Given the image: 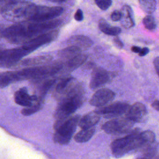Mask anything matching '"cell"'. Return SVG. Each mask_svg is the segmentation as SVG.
I'll use <instances>...</instances> for the list:
<instances>
[{"mask_svg": "<svg viewBox=\"0 0 159 159\" xmlns=\"http://www.w3.org/2000/svg\"><path fill=\"white\" fill-rule=\"evenodd\" d=\"M60 24V20L55 19L43 22L26 20L6 27L3 38L11 43L23 44L39 35L54 29Z\"/></svg>", "mask_w": 159, "mask_h": 159, "instance_id": "1", "label": "cell"}, {"mask_svg": "<svg viewBox=\"0 0 159 159\" xmlns=\"http://www.w3.org/2000/svg\"><path fill=\"white\" fill-rule=\"evenodd\" d=\"M126 136L114 140L111 148L113 155L116 157H121L129 152L145 147L146 145L140 135L139 129L130 130Z\"/></svg>", "mask_w": 159, "mask_h": 159, "instance_id": "2", "label": "cell"}, {"mask_svg": "<svg viewBox=\"0 0 159 159\" xmlns=\"http://www.w3.org/2000/svg\"><path fill=\"white\" fill-rule=\"evenodd\" d=\"M35 4L24 1H17L7 4L1 11L7 20L19 22L29 20L32 14Z\"/></svg>", "mask_w": 159, "mask_h": 159, "instance_id": "3", "label": "cell"}, {"mask_svg": "<svg viewBox=\"0 0 159 159\" xmlns=\"http://www.w3.org/2000/svg\"><path fill=\"white\" fill-rule=\"evenodd\" d=\"M80 119V116L76 115L57 119L53 127L55 130L53 137V141L60 145L68 143L76 130Z\"/></svg>", "mask_w": 159, "mask_h": 159, "instance_id": "4", "label": "cell"}, {"mask_svg": "<svg viewBox=\"0 0 159 159\" xmlns=\"http://www.w3.org/2000/svg\"><path fill=\"white\" fill-rule=\"evenodd\" d=\"M84 100V95H78L71 98H67L58 101L53 116L57 120L71 116L80 107Z\"/></svg>", "mask_w": 159, "mask_h": 159, "instance_id": "5", "label": "cell"}, {"mask_svg": "<svg viewBox=\"0 0 159 159\" xmlns=\"http://www.w3.org/2000/svg\"><path fill=\"white\" fill-rule=\"evenodd\" d=\"M30 52L22 46L19 48L3 50L0 53V67L10 68L14 66L21 58Z\"/></svg>", "mask_w": 159, "mask_h": 159, "instance_id": "6", "label": "cell"}, {"mask_svg": "<svg viewBox=\"0 0 159 159\" xmlns=\"http://www.w3.org/2000/svg\"><path fill=\"white\" fill-rule=\"evenodd\" d=\"M134 122L125 117H117L106 122L102 126V129L108 134L118 135L128 133Z\"/></svg>", "mask_w": 159, "mask_h": 159, "instance_id": "7", "label": "cell"}, {"mask_svg": "<svg viewBox=\"0 0 159 159\" xmlns=\"http://www.w3.org/2000/svg\"><path fill=\"white\" fill-rule=\"evenodd\" d=\"M63 11V8L60 6L48 7L35 5L32 14L29 20L43 22L55 19Z\"/></svg>", "mask_w": 159, "mask_h": 159, "instance_id": "8", "label": "cell"}, {"mask_svg": "<svg viewBox=\"0 0 159 159\" xmlns=\"http://www.w3.org/2000/svg\"><path fill=\"white\" fill-rule=\"evenodd\" d=\"M58 32L57 30L46 32L23 43L22 47L31 53L39 47L53 41L58 37Z\"/></svg>", "mask_w": 159, "mask_h": 159, "instance_id": "9", "label": "cell"}, {"mask_svg": "<svg viewBox=\"0 0 159 159\" xmlns=\"http://www.w3.org/2000/svg\"><path fill=\"white\" fill-rule=\"evenodd\" d=\"M129 105L124 102H116L105 107H100L96 111L105 118H115L125 114Z\"/></svg>", "mask_w": 159, "mask_h": 159, "instance_id": "10", "label": "cell"}, {"mask_svg": "<svg viewBox=\"0 0 159 159\" xmlns=\"http://www.w3.org/2000/svg\"><path fill=\"white\" fill-rule=\"evenodd\" d=\"M115 96V93L107 88H101L98 89L92 96L89 103L96 107H102L112 101Z\"/></svg>", "mask_w": 159, "mask_h": 159, "instance_id": "11", "label": "cell"}, {"mask_svg": "<svg viewBox=\"0 0 159 159\" xmlns=\"http://www.w3.org/2000/svg\"><path fill=\"white\" fill-rule=\"evenodd\" d=\"M147 116V110L144 104L140 102H136L129 106L125 117L134 122H142Z\"/></svg>", "mask_w": 159, "mask_h": 159, "instance_id": "12", "label": "cell"}, {"mask_svg": "<svg viewBox=\"0 0 159 159\" xmlns=\"http://www.w3.org/2000/svg\"><path fill=\"white\" fill-rule=\"evenodd\" d=\"M14 101L16 104L23 107H28L34 105L43 99H39L37 95H30L26 88L19 89L15 93Z\"/></svg>", "mask_w": 159, "mask_h": 159, "instance_id": "13", "label": "cell"}, {"mask_svg": "<svg viewBox=\"0 0 159 159\" xmlns=\"http://www.w3.org/2000/svg\"><path fill=\"white\" fill-rule=\"evenodd\" d=\"M109 80L110 75L108 71L102 68H96L92 72L90 88L93 89L98 88L107 83Z\"/></svg>", "mask_w": 159, "mask_h": 159, "instance_id": "14", "label": "cell"}, {"mask_svg": "<svg viewBox=\"0 0 159 159\" xmlns=\"http://www.w3.org/2000/svg\"><path fill=\"white\" fill-rule=\"evenodd\" d=\"M52 57L49 55H43L37 56L30 58H27L21 61H19L14 66H24V67H33L44 65L51 61Z\"/></svg>", "mask_w": 159, "mask_h": 159, "instance_id": "15", "label": "cell"}, {"mask_svg": "<svg viewBox=\"0 0 159 159\" xmlns=\"http://www.w3.org/2000/svg\"><path fill=\"white\" fill-rule=\"evenodd\" d=\"M120 12L121 18L120 20L122 25L125 29H130L134 27L135 22L132 8L128 5H124L122 7Z\"/></svg>", "mask_w": 159, "mask_h": 159, "instance_id": "16", "label": "cell"}, {"mask_svg": "<svg viewBox=\"0 0 159 159\" xmlns=\"http://www.w3.org/2000/svg\"><path fill=\"white\" fill-rule=\"evenodd\" d=\"M100 115L96 111L91 112L80 119L78 125L83 129H88L93 127L100 119Z\"/></svg>", "mask_w": 159, "mask_h": 159, "instance_id": "17", "label": "cell"}, {"mask_svg": "<svg viewBox=\"0 0 159 159\" xmlns=\"http://www.w3.org/2000/svg\"><path fill=\"white\" fill-rule=\"evenodd\" d=\"M67 43L70 45H75L81 49H87L89 48L92 44L93 41L88 37L77 35L71 37L67 40Z\"/></svg>", "mask_w": 159, "mask_h": 159, "instance_id": "18", "label": "cell"}, {"mask_svg": "<svg viewBox=\"0 0 159 159\" xmlns=\"http://www.w3.org/2000/svg\"><path fill=\"white\" fill-rule=\"evenodd\" d=\"M17 71H6L0 73V88H4L10 84L19 81Z\"/></svg>", "mask_w": 159, "mask_h": 159, "instance_id": "19", "label": "cell"}, {"mask_svg": "<svg viewBox=\"0 0 159 159\" xmlns=\"http://www.w3.org/2000/svg\"><path fill=\"white\" fill-rule=\"evenodd\" d=\"M88 56L86 55L80 53L75 57L68 60L66 63L63 64V66H65L68 70H73L83 65L86 60Z\"/></svg>", "mask_w": 159, "mask_h": 159, "instance_id": "20", "label": "cell"}, {"mask_svg": "<svg viewBox=\"0 0 159 159\" xmlns=\"http://www.w3.org/2000/svg\"><path fill=\"white\" fill-rule=\"evenodd\" d=\"M81 50L78 47L75 45H70L60 50L58 53V55L60 58L68 60L81 53Z\"/></svg>", "mask_w": 159, "mask_h": 159, "instance_id": "21", "label": "cell"}, {"mask_svg": "<svg viewBox=\"0 0 159 159\" xmlns=\"http://www.w3.org/2000/svg\"><path fill=\"white\" fill-rule=\"evenodd\" d=\"M99 28L101 32L109 35H117L121 32L120 28L111 25L103 19H100L99 21Z\"/></svg>", "mask_w": 159, "mask_h": 159, "instance_id": "22", "label": "cell"}, {"mask_svg": "<svg viewBox=\"0 0 159 159\" xmlns=\"http://www.w3.org/2000/svg\"><path fill=\"white\" fill-rule=\"evenodd\" d=\"M95 132V129L92 127L88 129H83L78 132L74 137L76 142L79 143H83L88 142L93 137Z\"/></svg>", "mask_w": 159, "mask_h": 159, "instance_id": "23", "label": "cell"}, {"mask_svg": "<svg viewBox=\"0 0 159 159\" xmlns=\"http://www.w3.org/2000/svg\"><path fill=\"white\" fill-rule=\"evenodd\" d=\"M42 82V83L39 86V95L37 96L39 99H43V97L45 95L46 93L53 85L54 83L55 82V80L52 78H47L45 79V80Z\"/></svg>", "mask_w": 159, "mask_h": 159, "instance_id": "24", "label": "cell"}, {"mask_svg": "<svg viewBox=\"0 0 159 159\" xmlns=\"http://www.w3.org/2000/svg\"><path fill=\"white\" fill-rule=\"evenodd\" d=\"M141 8L147 14L153 13L156 9L155 0H139Z\"/></svg>", "mask_w": 159, "mask_h": 159, "instance_id": "25", "label": "cell"}, {"mask_svg": "<svg viewBox=\"0 0 159 159\" xmlns=\"http://www.w3.org/2000/svg\"><path fill=\"white\" fill-rule=\"evenodd\" d=\"M43 104V101H41L30 106L24 107V108L21 111V113L24 116H26L32 115L37 112V111H39L42 107Z\"/></svg>", "mask_w": 159, "mask_h": 159, "instance_id": "26", "label": "cell"}, {"mask_svg": "<svg viewBox=\"0 0 159 159\" xmlns=\"http://www.w3.org/2000/svg\"><path fill=\"white\" fill-rule=\"evenodd\" d=\"M143 24L145 27L149 30H153L157 27L156 21L152 15L146 16L143 19Z\"/></svg>", "mask_w": 159, "mask_h": 159, "instance_id": "27", "label": "cell"}, {"mask_svg": "<svg viewBox=\"0 0 159 159\" xmlns=\"http://www.w3.org/2000/svg\"><path fill=\"white\" fill-rule=\"evenodd\" d=\"M96 4L103 11L107 10L112 4V0H94Z\"/></svg>", "mask_w": 159, "mask_h": 159, "instance_id": "28", "label": "cell"}, {"mask_svg": "<svg viewBox=\"0 0 159 159\" xmlns=\"http://www.w3.org/2000/svg\"><path fill=\"white\" fill-rule=\"evenodd\" d=\"M121 18V12L120 11L116 10L112 12L111 14V19L113 21H119Z\"/></svg>", "mask_w": 159, "mask_h": 159, "instance_id": "29", "label": "cell"}, {"mask_svg": "<svg viewBox=\"0 0 159 159\" xmlns=\"http://www.w3.org/2000/svg\"><path fill=\"white\" fill-rule=\"evenodd\" d=\"M74 18L77 21H81L83 19V14L81 9H77V11H76V12L75 14Z\"/></svg>", "mask_w": 159, "mask_h": 159, "instance_id": "30", "label": "cell"}, {"mask_svg": "<svg viewBox=\"0 0 159 159\" xmlns=\"http://www.w3.org/2000/svg\"><path fill=\"white\" fill-rule=\"evenodd\" d=\"M113 42H114V45L117 48H120V49L122 48V47H123V43L121 42V40L117 37H116L114 38Z\"/></svg>", "mask_w": 159, "mask_h": 159, "instance_id": "31", "label": "cell"}, {"mask_svg": "<svg viewBox=\"0 0 159 159\" xmlns=\"http://www.w3.org/2000/svg\"><path fill=\"white\" fill-rule=\"evenodd\" d=\"M153 64H154V66L156 70V72L157 73V75H158L159 73V57H157L155 58L154 61H153Z\"/></svg>", "mask_w": 159, "mask_h": 159, "instance_id": "32", "label": "cell"}, {"mask_svg": "<svg viewBox=\"0 0 159 159\" xmlns=\"http://www.w3.org/2000/svg\"><path fill=\"white\" fill-rule=\"evenodd\" d=\"M149 52V49L147 47H143V48H141V50L140 51V52L139 53V56L140 57H143L146 55L147 54H148Z\"/></svg>", "mask_w": 159, "mask_h": 159, "instance_id": "33", "label": "cell"}, {"mask_svg": "<svg viewBox=\"0 0 159 159\" xmlns=\"http://www.w3.org/2000/svg\"><path fill=\"white\" fill-rule=\"evenodd\" d=\"M152 106L157 111H159V102H158V99H155L152 104Z\"/></svg>", "mask_w": 159, "mask_h": 159, "instance_id": "34", "label": "cell"}, {"mask_svg": "<svg viewBox=\"0 0 159 159\" xmlns=\"http://www.w3.org/2000/svg\"><path fill=\"white\" fill-rule=\"evenodd\" d=\"M6 27H5L4 25H0V39L3 38L4 36V32Z\"/></svg>", "mask_w": 159, "mask_h": 159, "instance_id": "35", "label": "cell"}, {"mask_svg": "<svg viewBox=\"0 0 159 159\" xmlns=\"http://www.w3.org/2000/svg\"><path fill=\"white\" fill-rule=\"evenodd\" d=\"M140 50H141V48L139 47H137V46H133V47H132V48H131V50H132L133 52H134V53H139L140 52Z\"/></svg>", "mask_w": 159, "mask_h": 159, "instance_id": "36", "label": "cell"}, {"mask_svg": "<svg viewBox=\"0 0 159 159\" xmlns=\"http://www.w3.org/2000/svg\"><path fill=\"white\" fill-rule=\"evenodd\" d=\"M48 1L52 2H55V3H62L65 1V0H48Z\"/></svg>", "mask_w": 159, "mask_h": 159, "instance_id": "37", "label": "cell"}, {"mask_svg": "<svg viewBox=\"0 0 159 159\" xmlns=\"http://www.w3.org/2000/svg\"><path fill=\"white\" fill-rule=\"evenodd\" d=\"M4 50V49H3V48H2V46H1V45H0V53H1V52H2V50Z\"/></svg>", "mask_w": 159, "mask_h": 159, "instance_id": "38", "label": "cell"}, {"mask_svg": "<svg viewBox=\"0 0 159 159\" xmlns=\"http://www.w3.org/2000/svg\"><path fill=\"white\" fill-rule=\"evenodd\" d=\"M138 159H150V158H147V157H142V158H138Z\"/></svg>", "mask_w": 159, "mask_h": 159, "instance_id": "39", "label": "cell"}, {"mask_svg": "<svg viewBox=\"0 0 159 159\" xmlns=\"http://www.w3.org/2000/svg\"><path fill=\"white\" fill-rule=\"evenodd\" d=\"M1 10H2V8H1V7H0V12H1Z\"/></svg>", "mask_w": 159, "mask_h": 159, "instance_id": "40", "label": "cell"}]
</instances>
